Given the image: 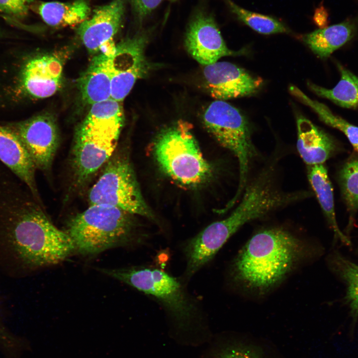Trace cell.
I'll return each mask as SVG.
<instances>
[{"label": "cell", "mask_w": 358, "mask_h": 358, "mask_svg": "<svg viewBox=\"0 0 358 358\" xmlns=\"http://www.w3.org/2000/svg\"><path fill=\"white\" fill-rule=\"evenodd\" d=\"M116 144L76 136L72 163L77 185L85 184L107 162L114 154Z\"/></svg>", "instance_id": "2e32d148"}, {"label": "cell", "mask_w": 358, "mask_h": 358, "mask_svg": "<svg viewBox=\"0 0 358 358\" xmlns=\"http://www.w3.org/2000/svg\"><path fill=\"white\" fill-rule=\"evenodd\" d=\"M356 30L355 23L347 20L307 33L302 40L315 54L326 59L350 41Z\"/></svg>", "instance_id": "ffe728a7"}, {"label": "cell", "mask_w": 358, "mask_h": 358, "mask_svg": "<svg viewBox=\"0 0 358 358\" xmlns=\"http://www.w3.org/2000/svg\"><path fill=\"white\" fill-rule=\"evenodd\" d=\"M337 179L343 201L349 214L345 234L352 231L358 211V156L347 160L339 169Z\"/></svg>", "instance_id": "603a6c76"}, {"label": "cell", "mask_w": 358, "mask_h": 358, "mask_svg": "<svg viewBox=\"0 0 358 358\" xmlns=\"http://www.w3.org/2000/svg\"><path fill=\"white\" fill-rule=\"evenodd\" d=\"M230 10L237 18L255 31L264 34L288 33L289 29L276 19L246 10L231 0H226Z\"/></svg>", "instance_id": "484cf974"}, {"label": "cell", "mask_w": 358, "mask_h": 358, "mask_svg": "<svg viewBox=\"0 0 358 358\" xmlns=\"http://www.w3.org/2000/svg\"><path fill=\"white\" fill-rule=\"evenodd\" d=\"M184 43L190 55L204 66L215 63L222 57L240 53L227 47L214 17L203 11L197 12L190 21Z\"/></svg>", "instance_id": "4fadbf2b"}, {"label": "cell", "mask_w": 358, "mask_h": 358, "mask_svg": "<svg viewBox=\"0 0 358 358\" xmlns=\"http://www.w3.org/2000/svg\"><path fill=\"white\" fill-rule=\"evenodd\" d=\"M191 128L187 122L178 121L160 132L154 148L155 159L163 172L186 186L203 182L212 171Z\"/></svg>", "instance_id": "277c9868"}, {"label": "cell", "mask_w": 358, "mask_h": 358, "mask_svg": "<svg viewBox=\"0 0 358 358\" xmlns=\"http://www.w3.org/2000/svg\"><path fill=\"white\" fill-rule=\"evenodd\" d=\"M297 151L307 166L323 164L339 150L330 135L303 116L296 120Z\"/></svg>", "instance_id": "e0dca14e"}, {"label": "cell", "mask_w": 358, "mask_h": 358, "mask_svg": "<svg viewBox=\"0 0 358 358\" xmlns=\"http://www.w3.org/2000/svg\"><path fill=\"white\" fill-rule=\"evenodd\" d=\"M123 123L121 102L110 98L91 105L76 136L117 143Z\"/></svg>", "instance_id": "5bb4252c"}, {"label": "cell", "mask_w": 358, "mask_h": 358, "mask_svg": "<svg viewBox=\"0 0 358 358\" xmlns=\"http://www.w3.org/2000/svg\"><path fill=\"white\" fill-rule=\"evenodd\" d=\"M341 79L332 89L308 82V88L318 96L328 99L338 105L348 108L358 106V78L339 63Z\"/></svg>", "instance_id": "cb8c5ba5"}, {"label": "cell", "mask_w": 358, "mask_h": 358, "mask_svg": "<svg viewBox=\"0 0 358 358\" xmlns=\"http://www.w3.org/2000/svg\"><path fill=\"white\" fill-rule=\"evenodd\" d=\"M163 0H129L135 15L142 20L150 14Z\"/></svg>", "instance_id": "f1b7e54d"}, {"label": "cell", "mask_w": 358, "mask_h": 358, "mask_svg": "<svg viewBox=\"0 0 358 358\" xmlns=\"http://www.w3.org/2000/svg\"><path fill=\"white\" fill-rule=\"evenodd\" d=\"M307 177L318 202L332 230L334 240L352 246L350 238L340 229L336 219L333 186L323 164L307 166Z\"/></svg>", "instance_id": "d6986e66"}, {"label": "cell", "mask_w": 358, "mask_h": 358, "mask_svg": "<svg viewBox=\"0 0 358 358\" xmlns=\"http://www.w3.org/2000/svg\"><path fill=\"white\" fill-rule=\"evenodd\" d=\"M132 214L116 207L90 205L72 217L65 231L72 239L76 251L94 255L113 247L142 243Z\"/></svg>", "instance_id": "3957f363"}, {"label": "cell", "mask_w": 358, "mask_h": 358, "mask_svg": "<svg viewBox=\"0 0 358 358\" xmlns=\"http://www.w3.org/2000/svg\"><path fill=\"white\" fill-rule=\"evenodd\" d=\"M0 251L18 268L57 264L76 251L25 185L0 164Z\"/></svg>", "instance_id": "6da1fadb"}, {"label": "cell", "mask_w": 358, "mask_h": 358, "mask_svg": "<svg viewBox=\"0 0 358 358\" xmlns=\"http://www.w3.org/2000/svg\"><path fill=\"white\" fill-rule=\"evenodd\" d=\"M99 270L154 297L162 304L179 329L186 330L190 328L198 316L196 304L180 283L162 270L134 267L103 268Z\"/></svg>", "instance_id": "5b68a950"}, {"label": "cell", "mask_w": 358, "mask_h": 358, "mask_svg": "<svg viewBox=\"0 0 358 358\" xmlns=\"http://www.w3.org/2000/svg\"><path fill=\"white\" fill-rule=\"evenodd\" d=\"M216 358H259L251 349L239 345H230L218 349Z\"/></svg>", "instance_id": "83f0119b"}, {"label": "cell", "mask_w": 358, "mask_h": 358, "mask_svg": "<svg viewBox=\"0 0 358 358\" xmlns=\"http://www.w3.org/2000/svg\"><path fill=\"white\" fill-rule=\"evenodd\" d=\"M170 0V1H176V0Z\"/></svg>", "instance_id": "4dcf8cb0"}, {"label": "cell", "mask_w": 358, "mask_h": 358, "mask_svg": "<svg viewBox=\"0 0 358 358\" xmlns=\"http://www.w3.org/2000/svg\"><path fill=\"white\" fill-rule=\"evenodd\" d=\"M124 12V0H112L97 8L91 18L79 24L77 33L89 52L108 56L114 53L113 37L121 27Z\"/></svg>", "instance_id": "30bf717a"}, {"label": "cell", "mask_w": 358, "mask_h": 358, "mask_svg": "<svg viewBox=\"0 0 358 358\" xmlns=\"http://www.w3.org/2000/svg\"><path fill=\"white\" fill-rule=\"evenodd\" d=\"M63 65L52 54L34 56L24 62L16 78L18 94L34 98L51 96L62 85Z\"/></svg>", "instance_id": "8fae6325"}, {"label": "cell", "mask_w": 358, "mask_h": 358, "mask_svg": "<svg viewBox=\"0 0 358 358\" xmlns=\"http://www.w3.org/2000/svg\"><path fill=\"white\" fill-rule=\"evenodd\" d=\"M289 90L291 94L298 100L311 107L324 123L342 132L355 150L358 152V126L334 114L326 105L309 98L296 86H291Z\"/></svg>", "instance_id": "d4e9b609"}, {"label": "cell", "mask_w": 358, "mask_h": 358, "mask_svg": "<svg viewBox=\"0 0 358 358\" xmlns=\"http://www.w3.org/2000/svg\"><path fill=\"white\" fill-rule=\"evenodd\" d=\"M33 0H0V11L18 19L26 17Z\"/></svg>", "instance_id": "4316f807"}, {"label": "cell", "mask_w": 358, "mask_h": 358, "mask_svg": "<svg viewBox=\"0 0 358 358\" xmlns=\"http://www.w3.org/2000/svg\"><path fill=\"white\" fill-rule=\"evenodd\" d=\"M90 205L106 204L131 214L155 220L141 193L129 159L120 153L113 154L96 183L90 190Z\"/></svg>", "instance_id": "52a82bcc"}, {"label": "cell", "mask_w": 358, "mask_h": 358, "mask_svg": "<svg viewBox=\"0 0 358 358\" xmlns=\"http://www.w3.org/2000/svg\"><path fill=\"white\" fill-rule=\"evenodd\" d=\"M203 121L207 130L223 147L237 158L239 167L238 188L226 207L232 208L241 196L248 183L249 169L257 156L251 137L249 123L235 107L224 100L211 102L205 110Z\"/></svg>", "instance_id": "8992f818"}, {"label": "cell", "mask_w": 358, "mask_h": 358, "mask_svg": "<svg viewBox=\"0 0 358 358\" xmlns=\"http://www.w3.org/2000/svg\"><path fill=\"white\" fill-rule=\"evenodd\" d=\"M38 12L48 25L64 27L80 24L88 19L90 8L87 0H75L70 2H41Z\"/></svg>", "instance_id": "44dd1931"}, {"label": "cell", "mask_w": 358, "mask_h": 358, "mask_svg": "<svg viewBox=\"0 0 358 358\" xmlns=\"http://www.w3.org/2000/svg\"><path fill=\"white\" fill-rule=\"evenodd\" d=\"M327 263L331 271L345 284L344 300L355 323L358 317V265L336 250L328 255Z\"/></svg>", "instance_id": "7402d4cb"}, {"label": "cell", "mask_w": 358, "mask_h": 358, "mask_svg": "<svg viewBox=\"0 0 358 358\" xmlns=\"http://www.w3.org/2000/svg\"><path fill=\"white\" fill-rule=\"evenodd\" d=\"M0 162L25 185L36 200L43 205L36 181L37 170L21 142L4 125H0Z\"/></svg>", "instance_id": "9a60e30c"}, {"label": "cell", "mask_w": 358, "mask_h": 358, "mask_svg": "<svg viewBox=\"0 0 358 358\" xmlns=\"http://www.w3.org/2000/svg\"><path fill=\"white\" fill-rule=\"evenodd\" d=\"M79 85L83 99L91 105L111 98L109 56L102 53L94 56L80 79Z\"/></svg>", "instance_id": "ac0fdd59"}, {"label": "cell", "mask_w": 358, "mask_h": 358, "mask_svg": "<svg viewBox=\"0 0 358 358\" xmlns=\"http://www.w3.org/2000/svg\"><path fill=\"white\" fill-rule=\"evenodd\" d=\"M148 40V33L142 32L116 45L109 56L112 99L122 102L136 81L148 75L152 68L144 52Z\"/></svg>", "instance_id": "ba28073f"}, {"label": "cell", "mask_w": 358, "mask_h": 358, "mask_svg": "<svg viewBox=\"0 0 358 358\" xmlns=\"http://www.w3.org/2000/svg\"><path fill=\"white\" fill-rule=\"evenodd\" d=\"M5 331V329L1 325L0 322V340L3 341L7 342L9 340V335Z\"/></svg>", "instance_id": "f546056e"}, {"label": "cell", "mask_w": 358, "mask_h": 358, "mask_svg": "<svg viewBox=\"0 0 358 358\" xmlns=\"http://www.w3.org/2000/svg\"><path fill=\"white\" fill-rule=\"evenodd\" d=\"M306 242L281 227L263 229L233 260L232 281L248 292L265 294L280 284L311 255Z\"/></svg>", "instance_id": "7a4b0ae2"}, {"label": "cell", "mask_w": 358, "mask_h": 358, "mask_svg": "<svg viewBox=\"0 0 358 358\" xmlns=\"http://www.w3.org/2000/svg\"><path fill=\"white\" fill-rule=\"evenodd\" d=\"M203 77L211 96L220 100L254 95L263 84L261 78L227 62H217L204 66Z\"/></svg>", "instance_id": "7c38bea8"}, {"label": "cell", "mask_w": 358, "mask_h": 358, "mask_svg": "<svg viewBox=\"0 0 358 358\" xmlns=\"http://www.w3.org/2000/svg\"><path fill=\"white\" fill-rule=\"evenodd\" d=\"M20 140L36 170L50 171L59 145V133L50 115L40 114L5 125Z\"/></svg>", "instance_id": "9c48e42d"}]
</instances>
